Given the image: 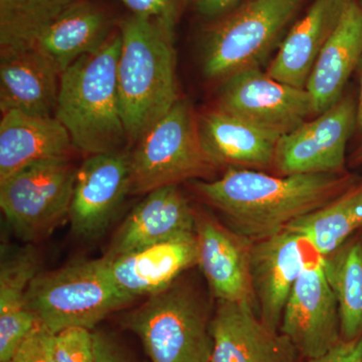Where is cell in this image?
I'll use <instances>...</instances> for the list:
<instances>
[{
    "label": "cell",
    "instance_id": "7c38bea8",
    "mask_svg": "<svg viewBox=\"0 0 362 362\" xmlns=\"http://www.w3.org/2000/svg\"><path fill=\"white\" fill-rule=\"evenodd\" d=\"M127 194L129 153L118 151L88 156L76 175L69 214L71 230L83 239L101 235Z\"/></svg>",
    "mask_w": 362,
    "mask_h": 362
},
{
    "label": "cell",
    "instance_id": "f1b7e54d",
    "mask_svg": "<svg viewBox=\"0 0 362 362\" xmlns=\"http://www.w3.org/2000/svg\"><path fill=\"white\" fill-rule=\"evenodd\" d=\"M11 362H57L54 333L37 322L16 350Z\"/></svg>",
    "mask_w": 362,
    "mask_h": 362
},
{
    "label": "cell",
    "instance_id": "e575fe53",
    "mask_svg": "<svg viewBox=\"0 0 362 362\" xmlns=\"http://www.w3.org/2000/svg\"><path fill=\"white\" fill-rule=\"evenodd\" d=\"M352 165H361L362 164V143L357 147L351 157Z\"/></svg>",
    "mask_w": 362,
    "mask_h": 362
},
{
    "label": "cell",
    "instance_id": "6da1fadb",
    "mask_svg": "<svg viewBox=\"0 0 362 362\" xmlns=\"http://www.w3.org/2000/svg\"><path fill=\"white\" fill-rule=\"evenodd\" d=\"M357 180L347 173L273 176L230 168L218 180L197 181L194 188L223 214L228 228L254 243L329 204Z\"/></svg>",
    "mask_w": 362,
    "mask_h": 362
},
{
    "label": "cell",
    "instance_id": "d4e9b609",
    "mask_svg": "<svg viewBox=\"0 0 362 362\" xmlns=\"http://www.w3.org/2000/svg\"><path fill=\"white\" fill-rule=\"evenodd\" d=\"M286 230L303 238L321 258L337 251L362 230V178L329 204L293 221Z\"/></svg>",
    "mask_w": 362,
    "mask_h": 362
},
{
    "label": "cell",
    "instance_id": "5bb4252c",
    "mask_svg": "<svg viewBox=\"0 0 362 362\" xmlns=\"http://www.w3.org/2000/svg\"><path fill=\"white\" fill-rule=\"evenodd\" d=\"M308 246L288 230L252 243L251 277L259 317L276 332H280L290 293L309 261L304 250Z\"/></svg>",
    "mask_w": 362,
    "mask_h": 362
},
{
    "label": "cell",
    "instance_id": "8992f818",
    "mask_svg": "<svg viewBox=\"0 0 362 362\" xmlns=\"http://www.w3.org/2000/svg\"><path fill=\"white\" fill-rule=\"evenodd\" d=\"M130 194L202 177L218 168L202 147L189 104L178 100L129 153Z\"/></svg>",
    "mask_w": 362,
    "mask_h": 362
},
{
    "label": "cell",
    "instance_id": "d590c367",
    "mask_svg": "<svg viewBox=\"0 0 362 362\" xmlns=\"http://www.w3.org/2000/svg\"><path fill=\"white\" fill-rule=\"evenodd\" d=\"M359 4H361V6H362V0H359Z\"/></svg>",
    "mask_w": 362,
    "mask_h": 362
},
{
    "label": "cell",
    "instance_id": "8d00e7d4",
    "mask_svg": "<svg viewBox=\"0 0 362 362\" xmlns=\"http://www.w3.org/2000/svg\"><path fill=\"white\" fill-rule=\"evenodd\" d=\"M8 362H11V361H8Z\"/></svg>",
    "mask_w": 362,
    "mask_h": 362
},
{
    "label": "cell",
    "instance_id": "83f0119b",
    "mask_svg": "<svg viewBox=\"0 0 362 362\" xmlns=\"http://www.w3.org/2000/svg\"><path fill=\"white\" fill-rule=\"evenodd\" d=\"M57 362H95L94 331L71 327L54 334Z\"/></svg>",
    "mask_w": 362,
    "mask_h": 362
},
{
    "label": "cell",
    "instance_id": "cb8c5ba5",
    "mask_svg": "<svg viewBox=\"0 0 362 362\" xmlns=\"http://www.w3.org/2000/svg\"><path fill=\"white\" fill-rule=\"evenodd\" d=\"M106 14L78 0L57 18L37 42V49L59 74L86 54L96 52L110 39Z\"/></svg>",
    "mask_w": 362,
    "mask_h": 362
},
{
    "label": "cell",
    "instance_id": "ffe728a7",
    "mask_svg": "<svg viewBox=\"0 0 362 362\" xmlns=\"http://www.w3.org/2000/svg\"><path fill=\"white\" fill-rule=\"evenodd\" d=\"M361 59L362 6L357 0H350L307 82L314 115L323 113L341 99L343 90Z\"/></svg>",
    "mask_w": 362,
    "mask_h": 362
},
{
    "label": "cell",
    "instance_id": "836d02e7",
    "mask_svg": "<svg viewBox=\"0 0 362 362\" xmlns=\"http://www.w3.org/2000/svg\"><path fill=\"white\" fill-rule=\"evenodd\" d=\"M356 127L362 132V59L361 62V93L357 102V124Z\"/></svg>",
    "mask_w": 362,
    "mask_h": 362
},
{
    "label": "cell",
    "instance_id": "8fae6325",
    "mask_svg": "<svg viewBox=\"0 0 362 362\" xmlns=\"http://www.w3.org/2000/svg\"><path fill=\"white\" fill-rule=\"evenodd\" d=\"M280 333L306 359L322 356L341 340L337 299L318 254L307 262L290 293Z\"/></svg>",
    "mask_w": 362,
    "mask_h": 362
},
{
    "label": "cell",
    "instance_id": "e0dca14e",
    "mask_svg": "<svg viewBox=\"0 0 362 362\" xmlns=\"http://www.w3.org/2000/svg\"><path fill=\"white\" fill-rule=\"evenodd\" d=\"M195 214L177 185L158 188L131 211L117 230L107 258L195 233Z\"/></svg>",
    "mask_w": 362,
    "mask_h": 362
},
{
    "label": "cell",
    "instance_id": "2e32d148",
    "mask_svg": "<svg viewBox=\"0 0 362 362\" xmlns=\"http://www.w3.org/2000/svg\"><path fill=\"white\" fill-rule=\"evenodd\" d=\"M104 258L114 282L125 294L133 300L149 297L168 289L180 274L197 265V239L194 233Z\"/></svg>",
    "mask_w": 362,
    "mask_h": 362
},
{
    "label": "cell",
    "instance_id": "d6a6232c",
    "mask_svg": "<svg viewBox=\"0 0 362 362\" xmlns=\"http://www.w3.org/2000/svg\"><path fill=\"white\" fill-rule=\"evenodd\" d=\"M240 0H194L195 7L202 16L214 18L228 11Z\"/></svg>",
    "mask_w": 362,
    "mask_h": 362
},
{
    "label": "cell",
    "instance_id": "603a6c76",
    "mask_svg": "<svg viewBox=\"0 0 362 362\" xmlns=\"http://www.w3.org/2000/svg\"><path fill=\"white\" fill-rule=\"evenodd\" d=\"M37 257L32 247L2 255L0 267V362L11 361L14 354L37 325L28 310L26 294L37 275Z\"/></svg>",
    "mask_w": 362,
    "mask_h": 362
},
{
    "label": "cell",
    "instance_id": "52a82bcc",
    "mask_svg": "<svg viewBox=\"0 0 362 362\" xmlns=\"http://www.w3.org/2000/svg\"><path fill=\"white\" fill-rule=\"evenodd\" d=\"M304 0H250L209 28L202 44V71L228 78L258 66L291 23Z\"/></svg>",
    "mask_w": 362,
    "mask_h": 362
},
{
    "label": "cell",
    "instance_id": "4316f807",
    "mask_svg": "<svg viewBox=\"0 0 362 362\" xmlns=\"http://www.w3.org/2000/svg\"><path fill=\"white\" fill-rule=\"evenodd\" d=\"M78 0H0V52L35 47L57 18Z\"/></svg>",
    "mask_w": 362,
    "mask_h": 362
},
{
    "label": "cell",
    "instance_id": "30bf717a",
    "mask_svg": "<svg viewBox=\"0 0 362 362\" xmlns=\"http://www.w3.org/2000/svg\"><path fill=\"white\" fill-rule=\"evenodd\" d=\"M218 109L281 135L314 115L308 90L278 82L259 66L244 69L226 78Z\"/></svg>",
    "mask_w": 362,
    "mask_h": 362
},
{
    "label": "cell",
    "instance_id": "4fadbf2b",
    "mask_svg": "<svg viewBox=\"0 0 362 362\" xmlns=\"http://www.w3.org/2000/svg\"><path fill=\"white\" fill-rule=\"evenodd\" d=\"M197 265L218 301L258 311L251 277L252 242L206 214H195Z\"/></svg>",
    "mask_w": 362,
    "mask_h": 362
},
{
    "label": "cell",
    "instance_id": "7402d4cb",
    "mask_svg": "<svg viewBox=\"0 0 362 362\" xmlns=\"http://www.w3.org/2000/svg\"><path fill=\"white\" fill-rule=\"evenodd\" d=\"M199 133L202 147L218 168H263L273 165L281 134L218 110L202 116Z\"/></svg>",
    "mask_w": 362,
    "mask_h": 362
},
{
    "label": "cell",
    "instance_id": "9c48e42d",
    "mask_svg": "<svg viewBox=\"0 0 362 362\" xmlns=\"http://www.w3.org/2000/svg\"><path fill=\"white\" fill-rule=\"evenodd\" d=\"M357 124V102L342 96L312 121L279 139L273 166L280 175L342 173L347 142Z\"/></svg>",
    "mask_w": 362,
    "mask_h": 362
},
{
    "label": "cell",
    "instance_id": "f546056e",
    "mask_svg": "<svg viewBox=\"0 0 362 362\" xmlns=\"http://www.w3.org/2000/svg\"><path fill=\"white\" fill-rule=\"evenodd\" d=\"M135 16H146L160 21L175 30L177 0H119Z\"/></svg>",
    "mask_w": 362,
    "mask_h": 362
},
{
    "label": "cell",
    "instance_id": "d6986e66",
    "mask_svg": "<svg viewBox=\"0 0 362 362\" xmlns=\"http://www.w3.org/2000/svg\"><path fill=\"white\" fill-rule=\"evenodd\" d=\"M350 0H314L281 44L266 73L278 82L306 89L319 54L329 40Z\"/></svg>",
    "mask_w": 362,
    "mask_h": 362
},
{
    "label": "cell",
    "instance_id": "ac0fdd59",
    "mask_svg": "<svg viewBox=\"0 0 362 362\" xmlns=\"http://www.w3.org/2000/svg\"><path fill=\"white\" fill-rule=\"evenodd\" d=\"M0 110L54 117L61 74L37 49L0 52Z\"/></svg>",
    "mask_w": 362,
    "mask_h": 362
},
{
    "label": "cell",
    "instance_id": "ba28073f",
    "mask_svg": "<svg viewBox=\"0 0 362 362\" xmlns=\"http://www.w3.org/2000/svg\"><path fill=\"white\" fill-rule=\"evenodd\" d=\"M77 170L62 157L35 162L0 181V207L18 238L45 239L69 220Z\"/></svg>",
    "mask_w": 362,
    "mask_h": 362
},
{
    "label": "cell",
    "instance_id": "44dd1931",
    "mask_svg": "<svg viewBox=\"0 0 362 362\" xmlns=\"http://www.w3.org/2000/svg\"><path fill=\"white\" fill-rule=\"evenodd\" d=\"M70 134L56 117L2 113L0 122V181L30 164L69 157Z\"/></svg>",
    "mask_w": 362,
    "mask_h": 362
},
{
    "label": "cell",
    "instance_id": "9a60e30c",
    "mask_svg": "<svg viewBox=\"0 0 362 362\" xmlns=\"http://www.w3.org/2000/svg\"><path fill=\"white\" fill-rule=\"evenodd\" d=\"M211 362H296L297 350L246 304L218 301L209 324Z\"/></svg>",
    "mask_w": 362,
    "mask_h": 362
},
{
    "label": "cell",
    "instance_id": "4dcf8cb0",
    "mask_svg": "<svg viewBox=\"0 0 362 362\" xmlns=\"http://www.w3.org/2000/svg\"><path fill=\"white\" fill-rule=\"evenodd\" d=\"M307 362H362V335L356 339H341L326 354Z\"/></svg>",
    "mask_w": 362,
    "mask_h": 362
},
{
    "label": "cell",
    "instance_id": "3957f363",
    "mask_svg": "<svg viewBox=\"0 0 362 362\" xmlns=\"http://www.w3.org/2000/svg\"><path fill=\"white\" fill-rule=\"evenodd\" d=\"M121 47V33H115L61 74L54 117L68 131L74 148L88 156L122 151L128 139L117 81Z\"/></svg>",
    "mask_w": 362,
    "mask_h": 362
},
{
    "label": "cell",
    "instance_id": "7a4b0ae2",
    "mask_svg": "<svg viewBox=\"0 0 362 362\" xmlns=\"http://www.w3.org/2000/svg\"><path fill=\"white\" fill-rule=\"evenodd\" d=\"M119 102L128 139L138 142L178 102L173 30L146 16L121 25Z\"/></svg>",
    "mask_w": 362,
    "mask_h": 362
},
{
    "label": "cell",
    "instance_id": "5b68a950",
    "mask_svg": "<svg viewBox=\"0 0 362 362\" xmlns=\"http://www.w3.org/2000/svg\"><path fill=\"white\" fill-rule=\"evenodd\" d=\"M151 362H211L213 338L206 310L185 288L171 285L123 317Z\"/></svg>",
    "mask_w": 362,
    "mask_h": 362
},
{
    "label": "cell",
    "instance_id": "1f68e13d",
    "mask_svg": "<svg viewBox=\"0 0 362 362\" xmlns=\"http://www.w3.org/2000/svg\"><path fill=\"white\" fill-rule=\"evenodd\" d=\"M95 362H132L115 338L102 331H94Z\"/></svg>",
    "mask_w": 362,
    "mask_h": 362
},
{
    "label": "cell",
    "instance_id": "484cf974",
    "mask_svg": "<svg viewBox=\"0 0 362 362\" xmlns=\"http://www.w3.org/2000/svg\"><path fill=\"white\" fill-rule=\"evenodd\" d=\"M321 261L337 299L341 339H356L362 335V230Z\"/></svg>",
    "mask_w": 362,
    "mask_h": 362
},
{
    "label": "cell",
    "instance_id": "277c9868",
    "mask_svg": "<svg viewBox=\"0 0 362 362\" xmlns=\"http://www.w3.org/2000/svg\"><path fill=\"white\" fill-rule=\"evenodd\" d=\"M132 301L114 282L105 258L37 274L26 294L28 310L54 334L71 327L93 330Z\"/></svg>",
    "mask_w": 362,
    "mask_h": 362
}]
</instances>
